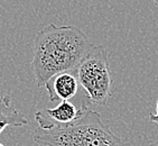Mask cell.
I'll list each match as a JSON object with an SVG mask.
<instances>
[{"label": "cell", "mask_w": 158, "mask_h": 146, "mask_svg": "<svg viewBox=\"0 0 158 146\" xmlns=\"http://www.w3.org/2000/svg\"><path fill=\"white\" fill-rule=\"evenodd\" d=\"M86 34L72 25H46L34 42V74L38 87L63 72L75 71L93 49Z\"/></svg>", "instance_id": "cell-1"}, {"label": "cell", "mask_w": 158, "mask_h": 146, "mask_svg": "<svg viewBox=\"0 0 158 146\" xmlns=\"http://www.w3.org/2000/svg\"><path fill=\"white\" fill-rule=\"evenodd\" d=\"M33 140L43 146H132L114 134L104 124L100 114L88 107L70 125L48 131L36 129Z\"/></svg>", "instance_id": "cell-2"}, {"label": "cell", "mask_w": 158, "mask_h": 146, "mask_svg": "<svg viewBox=\"0 0 158 146\" xmlns=\"http://www.w3.org/2000/svg\"><path fill=\"white\" fill-rule=\"evenodd\" d=\"M76 76L86 93L88 102L106 106L112 94V76L104 46H93L76 69Z\"/></svg>", "instance_id": "cell-3"}, {"label": "cell", "mask_w": 158, "mask_h": 146, "mask_svg": "<svg viewBox=\"0 0 158 146\" xmlns=\"http://www.w3.org/2000/svg\"><path fill=\"white\" fill-rule=\"evenodd\" d=\"M86 107H88L86 105L83 104L82 107L77 108L70 100L61 101L54 108H45V109L38 110L35 114V120L42 131L62 127V126L70 125L77 120L82 116Z\"/></svg>", "instance_id": "cell-4"}, {"label": "cell", "mask_w": 158, "mask_h": 146, "mask_svg": "<svg viewBox=\"0 0 158 146\" xmlns=\"http://www.w3.org/2000/svg\"><path fill=\"white\" fill-rule=\"evenodd\" d=\"M79 80L76 76V70L71 72H63L53 76L45 84L49 100L54 101L70 100L77 93Z\"/></svg>", "instance_id": "cell-5"}, {"label": "cell", "mask_w": 158, "mask_h": 146, "mask_svg": "<svg viewBox=\"0 0 158 146\" xmlns=\"http://www.w3.org/2000/svg\"><path fill=\"white\" fill-rule=\"evenodd\" d=\"M28 120L21 115L8 96L0 94V135L8 127L26 126Z\"/></svg>", "instance_id": "cell-6"}, {"label": "cell", "mask_w": 158, "mask_h": 146, "mask_svg": "<svg viewBox=\"0 0 158 146\" xmlns=\"http://www.w3.org/2000/svg\"><path fill=\"white\" fill-rule=\"evenodd\" d=\"M149 120L154 122L156 126H158V100L156 102V113H152L149 116Z\"/></svg>", "instance_id": "cell-7"}, {"label": "cell", "mask_w": 158, "mask_h": 146, "mask_svg": "<svg viewBox=\"0 0 158 146\" xmlns=\"http://www.w3.org/2000/svg\"><path fill=\"white\" fill-rule=\"evenodd\" d=\"M149 146H158V140H156V142H154V143H152Z\"/></svg>", "instance_id": "cell-8"}, {"label": "cell", "mask_w": 158, "mask_h": 146, "mask_svg": "<svg viewBox=\"0 0 158 146\" xmlns=\"http://www.w3.org/2000/svg\"><path fill=\"white\" fill-rule=\"evenodd\" d=\"M154 1V3L156 5V7H158V0H152Z\"/></svg>", "instance_id": "cell-9"}, {"label": "cell", "mask_w": 158, "mask_h": 146, "mask_svg": "<svg viewBox=\"0 0 158 146\" xmlns=\"http://www.w3.org/2000/svg\"><path fill=\"white\" fill-rule=\"evenodd\" d=\"M0 146H5V145H3V144H2V143H0Z\"/></svg>", "instance_id": "cell-10"}]
</instances>
